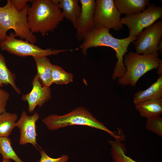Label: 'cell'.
I'll return each mask as SVG.
<instances>
[{
    "instance_id": "5bb4252c",
    "label": "cell",
    "mask_w": 162,
    "mask_h": 162,
    "mask_svg": "<svg viewBox=\"0 0 162 162\" xmlns=\"http://www.w3.org/2000/svg\"><path fill=\"white\" fill-rule=\"evenodd\" d=\"M162 98V75L148 88L140 90L135 93L133 102L136 104L145 101Z\"/></svg>"
},
{
    "instance_id": "ac0fdd59",
    "label": "cell",
    "mask_w": 162,
    "mask_h": 162,
    "mask_svg": "<svg viewBox=\"0 0 162 162\" xmlns=\"http://www.w3.org/2000/svg\"><path fill=\"white\" fill-rule=\"evenodd\" d=\"M16 76L8 68L5 59L0 53V86L10 85L17 93L20 94L21 92L17 86L15 82Z\"/></svg>"
},
{
    "instance_id": "52a82bcc",
    "label": "cell",
    "mask_w": 162,
    "mask_h": 162,
    "mask_svg": "<svg viewBox=\"0 0 162 162\" xmlns=\"http://www.w3.org/2000/svg\"><path fill=\"white\" fill-rule=\"evenodd\" d=\"M121 14L116 7L113 0H96L94 21V28L122 29Z\"/></svg>"
},
{
    "instance_id": "277c9868",
    "label": "cell",
    "mask_w": 162,
    "mask_h": 162,
    "mask_svg": "<svg viewBox=\"0 0 162 162\" xmlns=\"http://www.w3.org/2000/svg\"><path fill=\"white\" fill-rule=\"evenodd\" d=\"M28 5L27 4L19 11L15 8L11 0H8L5 5L0 7V40L12 29L16 37L32 44L36 43L37 38L31 32L27 24V10Z\"/></svg>"
},
{
    "instance_id": "f1b7e54d",
    "label": "cell",
    "mask_w": 162,
    "mask_h": 162,
    "mask_svg": "<svg viewBox=\"0 0 162 162\" xmlns=\"http://www.w3.org/2000/svg\"><path fill=\"white\" fill-rule=\"evenodd\" d=\"M10 159H8L3 158L2 162H10Z\"/></svg>"
},
{
    "instance_id": "5b68a950",
    "label": "cell",
    "mask_w": 162,
    "mask_h": 162,
    "mask_svg": "<svg viewBox=\"0 0 162 162\" xmlns=\"http://www.w3.org/2000/svg\"><path fill=\"white\" fill-rule=\"evenodd\" d=\"M160 59L158 57L140 55L133 52L126 54L123 56V62L126 72L122 77L118 79V83L122 86H135L143 75L157 68Z\"/></svg>"
},
{
    "instance_id": "44dd1931",
    "label": "cell",
    "mask_w": 162,
    "mask_h": 162,
    "mask_svg": "<svg viewBox=\"0 0 162 162\" xmlns=\"http://www.w3.org/2000/svg\"><path fill=\"white\" fill-rule=\"evenodd\" d=\"M0 154L3 158L11 159L15 162H23L12 148L11 140L8 137H0Z\"/></svg>"
},
{
    "instance_id": "484cf974",
    "label": "cell",
    "mask_w": 162,
    "mask_h": 162,
    "mask_svg": "<svg viewBox=\"0 0 162 162\" xmlns=\"http://www.w3.org/2000/svg\"><path fill=\"white\" fill-rule=\"evenodd\" d=\"M121 162H140L135 161L132 158L125 155V154H124L122 156Z\"/></svg>"
},
{
    "instance_id": "7c38bea8",
    "label": "cell",
    "mask_w": 162,
    "mask_h": 162,
    "mask_svg": "<svg viewBox=\"0 0 162 162\" xmlns=\"http://www.w3.org/2000/svg\"><path fill=\"white\" fill-rule=\"evenodd\" d=\"M32 89L28 93L24 94L22 100L27 101L28 104V112L32 113L37 106L41 107L51 98V91L50 87L43 86L36 75L32 82Z\"/></svg>"
},
{
    "instance_id": "e0dca14e",
    "label": "cell",
    "mask_w": 162,
    "mask_h": 162,
    "mask_svg": "<svg viewBox=\"0 0 162 162\" xmlns=\"http://www.w3.org/2000/svg\"><path fill=\"white\" fill-rule=\"evenodd\" d=\"M135 105L140 115L147 118L160 116L162 113V98L147 100Z\"/></svg>"
},
{
    "instance_id": "f546056e",
    "label": "cell",
    "mask_w": 162,
    "mask_h": 162,
    "mask_svg": "<svg viewBox=\"0 0 162 162\" xmlns=\"http://www.w3.org/2000/svg\"><path fill=\"white\" fill-rule=\"evenodd\" d=\"M1 0H0V2H1Z\"/></svg>"
},
{
    "instance_id": "2e32d148",
    "label": "cell",
    "mask_w": 162,
    "mask_h": 162,
    "mask_svg": "<svg viewBox=\"0 0 162 162\" xmlns=\"http://www.w3.org/2000/svg\"><path fill=\"white\" fill-rule=\"evenodd\" d=\"M36 65L38 77L42 85L50 87L52 84L51 74L52 64L47 57H33Z\"/></svg>"
},
{
    "instance_id": "9c48e42d",
    "label": "cell",
    "mask_w": 162,
    "mask_h": 162,
    "mask_svg": "<svg viewBox=\"0 0 162 162\" xmlns=\"http://www.w3.org/2000/svg\"><path fill=\"white\" fill-rule=\"evenodd\" d=\"M162 21L160 20L144 29L133 42L136 53L140 55L159 57L158 46L162 40Z\"/></svg>"
},
{
    "instance_id": "4316f807",
    "label": "cell",
    "mask_w": 162,
    "mask_h": 162,
    "mask_svg": "<svg viewBox=\"0 0 162 162\" xmlns=\"http://www.w3.org/2000/svg\"><path fill=\"white\" fill-rule=\"evenodd\" d=\"M157 72L159 76L162 75V59H160L159 64L157 68Z\"/></svg>"
},
{
    "instance_id": "4fadbf2b",
    "label": "cell",
    "mask_w": 162,
    "mask_h": 162,
    "mask_svg": "<svg viewBox=\"0 0 162 162\" xmlns=\"http://www.w3.org/2000/svg\"><path fill=\"white\" fill-rule=\"evenodd\" d=\"M113 2L120 13L125 15L138 14L144 11L150 4L149 0H114Z\"/></svg>"
},
{
    "instance_id": "8992f818",
    "label": "cell",
    "mask_w": 162,
    "mask_h": 162,
    "mask_svg": "<svg viewBox=\"0 0 162 162\" xmlns=\"http://www.w3.org/2000/svg\"><path fill=\"white\" fill-rule=\"evenodd\" d=\"M16 37L13 32L8 35L7 34L4 35L0 40L1 50L20 57L30 56L33 57H47L70 51L66 49H42L26 40L17 39Z\"/></svg>"
},
{
    "instance_id": "6da1fadb",
    "label": "cell",
    "mask_w": 162,
    "mask_h": 162,
    "mask_svg": "<svg viewBox=\"0 0 162 162\" xmlns=\"http://www.w3.org/2000/svg\"><path fill=\"white\" fill-rule=\"evenodd\" d=\"M136 38L129 36L124 39H118L110 33L108 28H94L86 35L80 48L85 56L90 48L103 46L112 48L116 52L117 59L112 76V79L115 80L122 77L125 74L126 69L123 62V56L128 52L130 43Z\"/></svg>"
},
{
    "instance_id": "8fae6325",
    "label": "cell",
    "mask_w": 162,
    "mask_h": 162,
    "mask_svg": "<svg viewBox=\"0 0 162 162\" xmlns=\"http://www.w3.org/2000/svg\"><path fill=\"white\" fill-rule=\"evenodd\" d=\"M81 11L76 23V38L79 40H84L85 36L94 28V21L95 0H80Z\"/></svg>"
},
{
    "instance_id": "30bf717a",
    "label": "cell",
    "mask_w": 162,
    "mask_h": 162,
    "mask_svg": "<svg viewBox=\"0 0 162 162\" xmlns=\"http://www.w3.org/2000/svg\"><path fill=\"white\" fill-rule=\"evenodd\" d=\"M39 117V114L35 112L32 116L27 115L26 112L23 111L20 118L16 122V127L20 130V144L24 145L30 143L38 150L36 142L37 135L36 128V123Z\"/></svg>"
},
{
    "instance_id": "83f0119b",
    "label": "cell",
    "mask_w": 162,
    "mask_h": 162,
    "mask_svg": "<svg viewBox=\"0 0 162 162\" xmlns=\"http://www.w3.org/2000/svg\"><path fill=\"white\" fill-rule=\"evenodd\" d=\"M158 52H162V40L159 43L158 47Z\"/></svg>"
},
{
    "instance_id": "d6986e66",
    "label": "cell",
    "mask_w": 162,
    "mask_h": 162,
    "mask_svg": "<svg viewBox=\"0 0 162 162\" xmlns=\"http://www.w3.org/2000/svg\"><path fill=\"white\" fill-rule=\"evenodd\" d=\"M17 114L6 111L0 114V137H8L16 127Z\"/></svg>"
},
{
    "instance_id": "7a4b0ae2",
    "label": "cell",
    "mask_w": 162,
    "mask_h": 162,
    "mask_svg": "<svg viewBox=\"0 0 162 162\" xmlns=\"http://www.w3.org/2000/svg\"><path fill=\"white\" fill-rule=\"evenodd\" d=\"M27 10V21L31 32L40 33L45 36L54 32L64 16L57 0H32Z\"/></svg>"
},
{
    "instance_id": "cb8c5ba5",
    "label": "cell",
    "mask_w": 162,
    "mask_h": 162,
    "mask_svg": "<svg viewBox=\"0 0 162 162\" xmlns=\"http://www.w3.org/2000/svg\"><path fill=\"white\" fill-rule=\"evenodd\" d=\"M10 98V94L0 86V114L6 111L7 102Z\"/></svg>"
},
{
    "instance_id": "ba28073f",
    "label": "cell",
    "mask_w": 162,
    "mask_h": 162,
    "mask_svg": "<svg viewBox=\"0 0 162 162\" xmlns=\"http://www.w3.org/2000/svg\"><path fill=\"white\" fill-rule=\"evenodd\" d=\"M162 16V7L150 4L143 11L138 14L125 15L121 21L129 29V36L136 37L145 28L154 24Z\"/></svg>"
},
{
    "instance_id": "ffe728a7",
    "label": "cell",
    "mask_w": 162,
    "mask_h": 162,
    "mask_svg": "<svg viewBox=\"0 0 162 162\" xmlns=\"http://www.w3.org/2000/svg\"><path fill=\"white\" fill-rule=\"evenodd\" d=\"M73 77L72 74L67 72L57 65H52L51 74L52 84H67L73 82Z\"/></svg>"
},
{
    "instance_id": "7402d4cb",
    "label": "cell",
    "mask_w": 162,
    "mask_h": 162,
    "mask_svg": "<svg viewBox=\"0 0 162 162\" xmlns=\"http://www.w3.org/2000/svg\"><path fill=\"white\" fill-rule=\"evenodd\" d=\"M146 128L147 130L162 137V117L159 116L147 118Z\"/></svg>"
},
{
    "instance_id": "d4e9b609",
    "label": "cell",
    "mask_w": 162,
    "mask_h": 162,
    "mask_svg": "<svg viewBox=\"0 0 162 162\" xmlns=\"http://www.w3.org/2000/svg\"><path fill=\"white\" fill-rule=\"evenodd\" d=\"M13 4L16 9L19 11H21L27 3L30 1L28 0H11Z\"/></svg>"
},
{
    "instance_id": "3957f363",
    "label": "cell",
    "mask_w": 162,
    "mask_h": 162,
    "mask_svg": "<svg viewBox=\"0 0 162 162\" xmlns=\"http://www.w3.org/2000/svg\"><path fill=\"white\" fill-rule=\"evenodd\" d=\"M42 120L47 128L51 130L73 125H85L105 131L116 140L120 139L119 136L109 130L83 107H78L63 115L51 114Z\"/></svg>"
},
{
    "instance_id": "9a60e30c",
    "label": "cell",
    "mask_w": 162,
    "mask_h": 162,
    "mask_svg": "<svg viewBox=\"0 0 162 162\" xmlns=\"http://www.w3.org/2000/svg\"><path fill=\"white\" fill-rule=\"evenodd\" d=\"M60 9H62V14L64 18L70 20L74 28L81 11V7L78 0H57Z\"/></svg>"
},
{
    "instance_id": "603a6c76",
    "label": "cell",
    "mask_w": 162,
    "mask_h": 162,
    "mask_svg": "<svg viewBox=\"0 0 162 162\" xmlns=\"http://www.w3.org/2000/svg\"><path fill=\"white\" fill-rule=\"evenodd\" d=\"M39 151L41 155L40 162H67L69 159L68 156L65 154L62 155L57 158H53L49 157L42 149Z\"/></svg>"
}]
</instances>
